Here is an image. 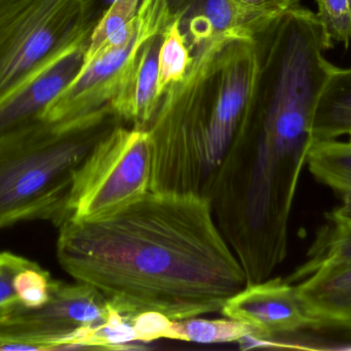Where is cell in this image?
I'll return each mask as SVG.
<instances>
[{
    "instance_id": "1",
    "label": "cell",
    "mask_w": 351,
    "mask_h": 351,
    "mask_svg": "<svg viewBox=\"0 0 351 351\" xmlns=\"http://www.w3.org/2000/svg\"><path fill=\"white\" fill-rule=\"evenodd\" d=\"M59 229L64 271L125 317L156 311L174 321L221 313L247 286L206 198L148 191L108 216Z\"/></svg>"
},
{
    "instance_id": "2",
    "label": "cell",
    "mask_w": 351,
    "mask_h": 351,
    "mask_svg": "<svg viewBox=\"0 0 351 351\" xmlns=\"http://www.w3.org/2000/svg\"><path fill=\"white\" fill-rule=\"evenodd\" d=\"M257 72L255 38L220 39L193 56L185 78L162 95L146 129L154 157L150 191L210 200L249 115Z\"/></svg>"
},
{
    "instance_id": "3",
    "label": "cell",
    "mask_w": 351,
    "mask_h": 351,
    "mask_svg": "<svg viewBox=\"0 0 351 351\" xmlns=\"http://www.w3.org/2000/svg\"><path fill=\"white\" fill-rule=\"evenodd\" d=\"M121 124L108 109L70 122L35 120L1 134L0 230L35 220L61 226L76 171Z\"/></svg>"
},
{
    "instance_id": "4",
    "label": "cell",
    "mask_w": 351,
    "mask_h": 351,
    "mask_svg": "<svg viewBox=\"0 0 351 351\" xmlns=\"http://www.w3.org/2000/svg\"><path fill=\"white\" fill-rule=\"evenodd\" d=\"M94 28L84 0H0V101Z\"/></svg>"
},
{
    "instance_id": "5",
    "label": "cell",
    "mask_w": 351,
    "mask_h": 351,
    "mask_svg": "<svg viewBox=\"0 0 351 351\" xmlns=\"http://www.w3.org/2000/svg\"><path fill=\"white\" fill-rule=\"evenodd\" d=\"M152 168L148 132L125 124L117 126L76 171L65 222L95 220L129 205L150 191Z\"/></svg>"
},
{
    "instance_id": "6",
    "label": "cell",
    "mask_w": 351,
    "mask_h": 351,
    "mask_svg": "<svg viewBox=\"0 0 351 351\" xmlns=\"http://www.w3.org/2000/svg\"><path fill=\"white\" fill-rule=\"evenodd\" d=\"M111 308L90 284L53 280L45 305H14L0 313V350H62L84 330L109 321Z\"/></svg>"
},
{
    "instance_id": "7",
    "label": "cell",
    "mask_w": 351,
    "mask_h": 351,
    "mask_svg": "<svg viewBox=\"0 0 351 351\" xmlns=\"http://www.w3.org/2000/svg\"><path fill=\"white\" fill-rule=\"evenodd\" d=\"M172 21L166 0H142L139 24L131 41L84 61L80 73L49 105L43 119L70 122L111 109L139 47Z\"/></svg>"
},
{
    "instance_id": "8",
    "label": "cell",
    "mask_w": 351,
    "mask_h": 351,
    "mask_svg": "<svg viewBox=\"0 0 351 351\" xmlns=\"http://www.w3.org/2000/svg\"><path fill=\"white\" fill-rule=\"evenodd\" d=\"M221 313L254 330V335L239 340L243 350L270 346L276 336L311 328L296 286L282 278L247 284L227 300Z\"/></svg>"
},
{
    "instance_id": "9",
    "label": "cell",
    "mask_w": 351,
    "mask_h": 351,
    "mask_svg": "<svg viewBox=\"0 0 351 351\" xmlns=\"http://www.w3.org/2000/svg\"><path fill=\"white\" fill-rule=\"evenodd\" d=\"M192 56L215 41L230 37L255 38L274 20L237 0H166Z\"/></svg>"
},
{
    "instance_id": "10",
    "label": "cell",
    "mask_w": 351,
    "mask_h": 351,
    "mask_svg": "<svg viewBox=\"0 0 351 351\" xmlns=\"http://www.w3.org/2000/svg\"><path fill=\"white\" fill-rule=\"evenodd\" d=\"M88 39L64 52L0 101V135L29 122L43 119L49 105L82 70Z\"/></svg>"
},
{
    "instance_id": "11",
    "label": "cell",
    "mask_w": 351,
    "mask_h": 351,
    "mask_svg": "<svg viewBox=\"0 0 351 351\" xmlns=\"http://www.w3.org/2000/svg\"><path fill=\"white\" fill-rule=\"evenodd\" d=\"M164 30L152 35L139 47L127 80L111 105L130 127L147 129L160 104L158 55Z\"/></svg>"
},
{
    "instance_id": "12",
    "label": "cell",
    "mask_w": 351,
    "mask_h": 351,
    "mask_svg": "<svg viewBox=\"0 0 351 351\" xmlns=\"http://www.w3.org/2000/svg\"><path fill=\"white\" fill-rule=\"evenodd\" d=\"M296 288L311 328L351 330V263L315 272Z\"/></svg>"
},
{
    "instance_id": "13",
    "label": "cell",
    "mask_w": 351,
    "mask_h": 351,
    "mask_svg": "<svg viewBox=\"0 0 351 351\" xmlns=\"http://www.w3.org/2000/svg\"><path fill=\"white\" fill-rule=\"evenodd\" d=\"M351 263V204L341 206L326 214L325 224L321 227L307 259L287 282H299L315 272L331 269Z\"/></svg>"
},
{
    "instance_id": "14",
    "label": "cell",
    "mask_w": 351,
    "mask_h": 351,
    "mask_svg": "<svg viewBox=\"0 0 351 351\" xmlns=\"http://www.w3.org/2000/svg\"><path fill=\"white\" fill-rule=\"evenodd\" d=\"M351 138V68L335 66L319 95L313 123V141Z\"/></svg>"
},
{
    "instance_id": "15",
    "label": "cell",
    "mask_w": 351,
    "mask_h": 351,
    "mask_svg": "<svg viewBox=\"0 0 351 351\" xmlns=\"http://www.w3.org/2000/svg\"><path fill=\"white\" fill-rule=\"evenodd\" d=\"M307 166L317 181L351 204V138L315 141L307 156Z\"/></svg>"
},
{
    "instance_id": "16",
    "label": "cell",
    "mask_w": 351,
    "mask_h": 351,
    "mask_svg": "<svg viewBox=\"0 0 351 351\" xmlns=\"http://www.w3.org/2000/svg\"><path fill=\"white\" fill-rule=\"evenodd\" d=\"M142 0H115L93 29L86 60L131 41L139 24Z\"/></svg>"
},
{
    "instance_id": "17",
    "label": "cell",
    "mask_w": 351,
    "mask_h": 351,
    "mask_svg": "<svg viewBox=\"0 0 351 351\" xmlns=\"http://www.w3.org/2000/svg\"><path fill=\"white\" fill-rule=\"evenodd\" d=\"M254 330L235 319H204L197 317L172 321L169 339L181 340L199 344L239 342Z\"/></svg>"
},
{
    "instance_id": "18",
    "label": "cell",
    "mask_w": 351,
    "mask_h": 351,
    "mask_svg": "<svg viewBox=\"0 0 351 351\" xmlns=\"http://www.w3.org/2000/svg\"><path fill=\"white\" fill-rule=\"evenodd\" d=\"M193 63V56L186 43L178 21L166 27L162 33V45L158 55V86L160 98L165 91L181 82Z\"/></svg>"
},
{
    "instance_id": "19",
    "label": "cell",
    "mask_w": 351,
    "mask_h": 351,
    "mask_svg": "<svg viewBox=\"0 0 351 351\" xmlns=\"http://www.w3.org/2000/svg\"><path fill=\"white\" fill-rule=\"evenodd\" d=\"M317 18L323 28L328 49L351 41V0H315Z\"/></svg>"
},
{
    "instance_id": "20",
    "label": "cell",
    "mask_w": 351,
    "mask_h": 351,
    "mask_svg": "<svg viewBox=\"0 0 351 351\" xmlns=\"http://www.w3.org/2000/svg\"><path fill=\"white\" fill-rule=\"evenodd\" d=\"M51 282L49 272L32 262L14 275L12 286L21 304L36 308L49 301Z\"/></svg>"
},
{
    "instance_id": "21",
    "label": "cell",
    "mask_w": 351,
    "mask_h": 351,
    "mask_svg": "<svg viewBox=\"0 0 351 351\" xmlns=\"http://www.w3.org/2000/svg\"><path fill=\"white\" fill-rule=\"evenodd\" d=\"M32 262L12 253H0V313L14 305L19 304L18 297L14 293V275L22 268L30 265Z\"/></svg>"
},
{
    "instance_id": "22",
    "label": "cell",
    "mask_w": 351,
    "mask_h": 351,
    "mask_svg": "<svg viewBox=\"0 0 351 351\" xmlns=\"http://www.w3.org/2000/svg\"><path fill=\"white\" fill-rule=\"evenodd\" d=\"M136 333L140 343H150L160 338H168L172 321L162 313L146 311L134 317Z\"/></svg>"
},
{
    "instance_id": "23",
    "label": "cell",
    "mask_w": 351,
    "mask_h": 351,
    "mask_svg": "<svg viewBox=\"0 0 351 351\" xmlns=\"http://www.w3.org/2000/svg\"><path fill=\"white\" fill-rule=\"evenodd\" d=\"M241 5L259 12L271 20L300 5V0H237Z\"/></svg>"
},
{
    "instance_id": "24",
    "label": "cell",
    "mask_w": 351,
    "mask_h": 351,
    "mask_svg": "<svg viewBox=\"0 0 351 351\" xmlns=\"http://www.w3.org/2000/svg\"><path fill=\"white\" fill-rule=\"evenodd\" d=\"M88 10L90 22L96 26L97 23L102 18L103 14L110 8L115 0H84Z\"/></svg>"
}]
</instances>
